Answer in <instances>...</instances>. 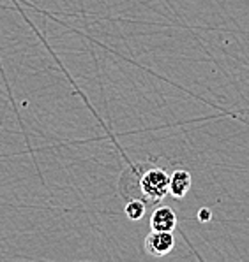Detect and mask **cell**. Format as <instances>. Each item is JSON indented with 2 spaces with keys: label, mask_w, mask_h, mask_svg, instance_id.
Wrapping results in <instances>:
<instances>
[{
  "label": "cell",
  "mask_w": 249,
  "mask_h": 262,
  "mask_svg": "<svg viewBox=\"0 0 249 262\" xmlns=\"http://www.w3.org/2000/svg\"><path fill=\"white\" fill-rule=\"evenodd\" d=\"M140 192L143 199L159 203L170 193V174L161 167H150L140 176Z\"/></svg>",
  "instance_id": "cell-1"
},
{
  "label": "cell",
  "mask_w": 249,
  "mask_h": 262,
  "mask_svg": "<svg viewBox=\"0 0 249 262\" xmlns=\"http://www.w3.org/2000/svg\"><path fill=\"white\" fill-rule=\"evenodd\" d=\"M147 255L152 257H164L175 248V237L171 232L163 231H150L143 243Z\"/></svg>",
  "instance_id": "cell-2"
},
{
  "label": "cell",
  "mask_w": 249,
  "mask_h": 262,
  "mask_svg": "<svg viewBox=\"0 0 249 262\" xmlns=\"http://www.w3.org/2000/svg\"><path fill=\"white\" fill-rule=\"evenodd\" d=\"M177 227V215L171 208L161 206L158 208L150 216V231H163V232H174Z\"/></svg>",
  "instance_id": "cell-3"
},
{
  "label": "cell",
  "mask_w": 249,
  "mask_h": 262,
  "mask_svg": "<svg viewBox=\"0 0 249 262\" xmlns=\"http://www.w3.org/2000/svg\"><path fill=\"white\" fill-rule=\"evenodd\" d=\"M193 185V176L184 169H177L174 174H170V195L175 199H182L189 192Z\"/></svg>",
  "instance_id": "cell-4"
},
{
  "label": "cell",
  "mask_w": 249,
  "mask_h": 262,
  "mask_svg": "<svg viewBox=\"0 0 249 262\" xmlns=\"http://www.w3.org/2000/svg\"><path fill=\"white\" fill-rule=\"evenodd\" d=\"M143 215H145V203L140 199H132L127 203L126 206V216L132 222H138L143 219Z\"/></svg>",
  "instance_id": "cell-5"
},
{
  "label": "cell",
  "mask_w": 249,
  "mask_h": 262,
  "mask_svg": "<svg viewBox=\"0 0 249 262\" xmlns=\"http://www.w3.org/2000/svg\"><path fill=\"white\" fill-rule=\"evenodd\" d=\"M210 211H208V209H202V211L198 213V219H200V222H208L210 220Z\"/></svg>",
  "instance_id": "cell-6"
}]
</instances>
